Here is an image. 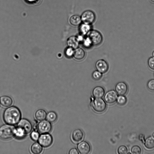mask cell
I'll use <instances>...</instances> for the list:
<instances>
[{
    "label": "cell",
    "instance_id": "obj_26",
    "mask_svg": "<svg viewBox=\"0 0 154 154\" xmlns=\"http://www.w3.org/2000/svg\"><path fill=\"white\" fill-rule=\"evenodd\" d=\"M92 76L94 79L97 80L101 78L102 76V73L96 70L93 72Z\"/></svg>",
    "mask_w": 154,
    "mask_h": 154
},
{
    "label": "cell",
    "instance_id": "obj_1",
    "mask_svg": "<svg viewBox=\"0 0 154 154\" xmlns=\"http://www.w3.org/2000/svg\"><path fill=\"white\" fill-rule=\"evenodd\" d=\"M21 113L17 107L11 106L5 109L3 114L4 122L7 124L14 125L17 124L21 118Z\"/></svg>",
    "mask_w": 154,
    "mask_h": 154
},
{
    "label": "cell",
    "instance_id": "obj_34",
    "mask_svg": "<svg viewBox=\"0 0 154 154\" xmlns=\"http://www.w3.org/2000/svg\"><path fill=\"white\" fill-rule=\"evenodd\" d=\"M69 154H78L79 153L77 149L75 148L71 149L69 152Z\"/></svg>",
    "mask_w": 154,
    "mask_h": 154
},
{
    "label": "cell",
    "instance_id": "obj_22",
    "mask_svg": "<svg viewBox=\"0 0 154 154\" xmlns=\"http://www.w3.org/2000/svg\"><path fill=\"white\" fill-rule=\"evenodd\" d=\"M144 145L148 149L154 148V137H148L145 140Z\"/></svg>",
    "mask_w": 154,
    "mask_h": 154
},
{
    "label": "cell",
    "instance_id": "obj_12",
    "mask_svg": "<svg viewBox=\"0 0 154 154\" xmlns=\"http://www.w3.org/2000/svg\"><path fill=\"white\" fill-rule=\"evenodd\" d=\"M77 148L79 153L81 154H88L91 150L90 145L85 141L79 143L77 146Z\"/></svg>",
    "mask_w": 154,
    "mask_h": 154
},
{
    "label": "cell",
    "instance_id": "obj_20",
    "mask_svg": "<svg viewBox=\"0 0 154 154\" xmlns=\"http://www.w3.org/2000/svg\"><path fill=\"white\" fill-rule=\"evenodd\" d=\"M47 113L46 111L42 109L37 110L35 114V116L38 121H41L45 119L46 117Z\"/></svg>",
    "mask_w": 154,
    "mask_h": 154
},
{
    "label": "cell",
    "instance_id": "obj_4",
    "mask_svg": "<svg viewBox=\"0 0 154 154\" xmlns=\"http://www.w3.org/2000/svg\"><path fill=\"white\" fill-rule=\"evenodd\" d=\"M82 23L92 25L96 19L95 13L92 11L88 10L83 11L80 16Z\"/></svg>",
    "mask_w": 154,
    "mask_h": 154
},
{
    "label": "cell",
    "instance_id": "obj_38",
    "mask_svg": "<svg viewBox=\"0 0 154 154\" xmlns=\"http://www.w3.org/2000/svg\"><path fill=\"white\" fill-rule=\"evenodd\" d=\"M152 136L153 137H154V132H153V133H152Z\"/></svg>",
    "mask_w": 154,
    "mask_h": 154
},
{
    "label": "cell",
    "instance_id": "obj_27",
    "mask_svg": "<svg viewBox=\"0 0 154 154\" xmlns=\"http://www.w3.org/2000/svg\"><path fill=\"white\" fill-rule=\"evenodd\" d=\"M74 52V49L68 47L66 49L65 51V53L67 57L70 58L73 56Z\"/></svg>",
    "mask_w": 154,
    "mask_h": 154
},
{
    "label": "cell",
    "instance_id": "obj_31",
    "mask_svg": "<svg viewBox=\"0 0 154 154\" xmlns=\"http://www.w3.org/2000/svg\"><path fill=\"white\" fill-rule=\"evenodd\" d=\"M82 42L83 45L86 48H90L92 46L90 41L86 36V38L83 39Z\"/></svg>",
    "mask_w": 154,
    "mask_h": 154
},
{
    "label": "cell",
    "instance_id": "obj_5",
    "mask_svg": "<svg viewBox=\"0 0 154 154\" xmlns=\"http://www.w3.org/2000/svg\"><path fill=\"white\" fill-rule=\"evenodd\" d=\"M91 105L93 109L97 113L103 112L106 108V104L105 101L103 99L100 98L94 100Z\"/></svg>",
    "mask_w": 154,
    "mask_h": 154
},
{
    "label": "cell",
    "instance_id": "obj_23",
    "mask_svg": "<svg viewBox=\"0 0 154 154\" xmlns=\"http://www.w3.org/2000/svg\"><path fill=\"white\" fill-rule=\"evenodd\" d=\"M26 134L23 130L21 128L17 127L15 128L14 136L18 139H21L24 138Z\"/></svg>",
    "mask_w": 154,
    "mask_h": 154
},
{
    "label": "cell",
    "instance_id": "obj_15",
    "mask_svg": "<svg viewBox=\"0 0 154 154\" xmlns=\"http://www.w3.org/2000/svg\"><path fill=\"white\" fill-rule=\"evenodd\" d=\"M105 90L102 87L97 86L95 87L92 91L94 97L96 98L102 97L105 94Z\"/></svg>",
    "mask_w": 154,
    "mask_h": 154
},
{
    "label": "cell",
    "instance_id": "obj_36",
    "mask_svg": "<svg viewBox=\"0 0 154 154\" xmlns=\"http://www.w3.org/2000/svg\"><path fill=\"white\" fill-rule=\"evenodd\" d=\"M152 55L153 57H154V51L152 52Z\"/></svg>",
    "mask_w": 154,
    "mask_h": 154
},
{
    "label": "cell",
    "instance_id": "obj_14",
    "mask_svg": "<svg viewBox=\"0 0 154 154\" xmlns=\"http://www.w3.org/2000/svg\"><path fill=\"white\" fill-rule=\"evenodd\" d=\"M84 136L83 131L80 129H77L73 131L71 136L72 139L74 142L78 143L83 139Z\"/></svg>",
    "mask_w": 154,
    "mask_h": 154
},
{
    "label": "cell",
    "instance_id": "obj_33",
    "mask_svg": "<svg viewBox=\"0 0 154 154\" xmlns=\"http://www.w3.org/2000/svg\"><path fill=\"white\" fill-rule=\"evenodd\" d=\"M148 64L149 68L152 70H154V57H151L148 61Z\"/></svg>",
    "mask_w": 154,
    "mask_h": 154
},
{
    "label": "cell",
    "instance_id": "obj_13",
    "mask_svg": "<svg viewBox=\"0 0 154 154\" xmlns=\"http://www.w3.org/2000/svg\"><path fill=\"white\" fill-rule=\"evenodd\" d=\"M79 41L77 36H72L67 39L66 44L68 47L72 48L74 50L79 47Z\"/></svg>",
    "mask_w": 154,
    "mask_h": 154
},
{
    "label": "cell",
    "instance_id": "obj_30",
    "mask_svg": "<svg viewBox=\"0 0 154 154\" xmlns=\"http://www.w3.org/2000/svg\"><path fill=\"white\" fill-rule=\"evenodd\" d=\"M128 149L124 145L120 146L118 148V152L119 154H126L127 153Z\"/></svg>",
    "mask_w": 154,
    "mask_h": 154
},
{
    "label": "cell",
    "instance_id": "obj_8",
    "mask_svg": "<svg viewBox=\"0 0 154 154\" xmlns=\"http://www.w3.org/2000/svg\"><path fill=\"white\" fill-rule=\"evenodd\" d=\"M17 127L22 128L26 134L30 133L32 128V126L31 122L25 119H20L18 123Z\"/></svg>",
    "mask_w": 154,
    "mask_h": 154
},
{
    "label": "cell",
    "instance_id": "obj_11",
    "mask_svg": "<svg viewBox=\"0 0 154 154\" xmlns=\"http://www.w3.org/2000/svg\"><path fill=\"white\" fill-rule=\"evenodd\" d=\"M116 92L119 95H124L127 92L128 86L124 82H119L116 85L115 88Z\"/></svg>",
    "mask_w": 154,
    "mask_h": 154
},
{
    "label": "cell",
    "instance_id": "obj_35",
    "mask_svg": "<svg viewBox=\"0 0 154 154\" xmlns=\"http://www.w3.org/2000/svg\"><path fill=\"white\" fill-rule=\"evenodd\" d=\"M27 1L29 2H33L36 1V0H26Z\"/></svg>",
    "mask_w": 154,
    "mask_h": 154
},
{
    "label": "cell",
    "instance_id": "obj_25",
    "mask_svg": "<svg viewBox=\"0 0 154 154\" xmlns=\"http://www.w3.org/2000/svg\"><path fill=\"white\" fill-rule=\"evenodd\" d=\"M118 103L121 106L124 105L127 102L126 97L123 95H120L117 99Z\"/></svg>",
    "mask_w": 154,
    "mask_h": 154
},
{
    "label": "cell",
    "instance_id": "obj_39",
    "mask_svg": "<svg viewBox=\"0 0 154 154\" xmlns=\"http://www.w3.org/2000/svg\"><path fill=\"white\" fill-rule=\"evenodd\" d=\"M128 154H131V153H130L129 152V153H128Z\"/></svg>",
    "mask_w": 154,
    "mask_h": 154
},
{
    "label": "cell",
    "instance_id": "obj_16",
    "mask_svg": "<svg viewBox=\"0 0 154 154\" xmlns=\"http://www.w3.org/2000/svg\"><path fill=\"white\" fill-rule=\"evenodd\" d=\"M79 26V30L82 35H86L91 29L92 26L91 24L82 22Z\"/></svg>",
    "mask_w": 154,
    "mask_h": 154
},
{
    "label": "cell",
    "instance_id": "obj_7",
    "mask_svg": "<svg viewBox=\"0 0 154 154\" xmlns=\"http://www.w3.org/2000/svg\"><path fill=\"white\" fill-rule=\"evenodd\" d=\"M37 129L41 134L48 133L52 129L51 123L48 120H43L40 122L37 126Z\"/></svg>",
    "mask_w": 154,
    "mask_h": 154
},
{
    "label": "cell",
    "instance_id": "obj_19",
    "mask_svg": "<svg viewBox=\"0 0 154 154\" xmlns=\"http://www.w3.org/2000/svg\"><path fill=\"white\" fill-rule=\"evenodd\" d=\"M0 103L5 107H8L11 106L13 103L11 98L7 96H3L0 98Z\"/></svg>",
    "mask_w": 154,
    "mask_h": 154
},
{
    "label": "cell",
    "instance_id": "obj_37",
    "mask_svg": "<svg viewBox=\"0 0 154 154\" xmlns=\"http://www.w3.org/2000/svg\"><path fill=\"white\" fill-rule=\"evenodd\" d=\"M152 2L154 3V0H150Z\"/></svg>",
    "mask_w": 154,
    "mask_h": 154
},
{
    "label": "cell",
    "instance_id": "obj_24",
    "mask_svg": "<svg viewBox=\"0 0 154 154\" xmlns=\"http://www.w3.org/2000/svg\"><path fill=\"white\" fill-rule=\"evenodd\" d=\"M46 117L47 120L52 123L56 121L57 119V115L55 112L50 111L48 113Z\"/></svg>",
    "mask_w": 154,
    "mask_h": 154
},
{
    "label": "cell",
    "instance_id": "obj_3",
    "mask_svg": "<svg viewBox=\"0 0 154 154\" xmlns=\"http://www.w3.org/2000/svg\"><path fill=\"white\" fill-rule=\"evenodd\" d=\"M88 38L92 46H97L102 42L103 38L101 33L98 31L91 29L86 35Z\"/></svg>",
    "mask_w": 154,
    "mask_h": 154
},
{
    "label": "cell",
    "instance_id": "obj_21",
    "mask_svg": "<svg viewBox=\"0 0 154 154\" xmlns=\"http://www.w3.org/2000/svg\"><path fill=\"white\" fill-rule=\"evenodd\" d=\"M31 150L33 153L38 154L42 152V147L39 143L36 142L34 143L32 145L31 147Z\"/></svg>",
    "mask_w": 154,
    "mask_h": 154
},
{
    "label": "cell",
    "instance_id": "obj_9",
    "mask_svg": "<svg viewBox=\"0 0 154 154\" xmlns=\"http://www.w3.org/2000/svg\"><path fill=\"white\" fill-rule=\"evenodd\" d=\"M117 98L118 95L116 92L114 90H111L106 93L104 99L107 103L112 104L116 102Z\"/></svg>",
    "mask_w": 154,
    "mask_h": 154
},
{
    "label": "cell",
    "instance_id": "obj_32",
    "mask_svg": "<svg viewBox=\"0 0 154 154\" xmlns=\"http://www.w3.org/2000/svg\"><path fill=\"white\" fill-rule=\"evenodd\" d=\"M147 87L150 91H154V79H152L149 80L147 84Z\"/></svg>",
    "mask_w": 154,
    "mask_h": 154
},
{
    "label": "cell",
    "instance_id": "obj_6",
    "mask_svg": "<svg viewBox=\"0 0 154 154\" xmlns=\"http://www.w3.org/2000/svg\"><path fill=\"white\" fill-rule=\"evenodd\" d=\"M39 143L45 147L50 146L53 142L52 136L48 133L43 134L39 136L38 140Z\"/></svg>",
    "mask_w": 154,
    "mask_h": 154
},
{
    "label": "cell",
    "instance_id": "obj_18",
    "mask_svg": "<svg viewBox=\"0 0 154 154\" xmlns=\"http://www.w3.org/2000/svg\"><path fill=\"white\" fill-rule=\"evenodd\" d=\"M85 55L84 50L79 48L74 49L73 57L74 58L77 60H81L83 59Z\"/></svg>",
    "mask_w": 154,
    "mask_h": 154
},
{
    "label": "cell",
    "instance_id": "obj_10",
    "mask_svg": "<svg viewBox=\"0 0 154 154\" xmlns=\"http://www.w3.org/2000/svg\"><path fill=\"white\" fill-rule=\"evenodd\" d=\"M95 67L97 70L102 74L106 72L109 69L108 63L103 59L97 60L95 63Z\"/></svg>",
    "mask_w": 154,
    "mask_h": 154
},
{
    "label": "cell",
    "instance_id": "obj_2",
    "mask_svg": "<svg viewBox=\"0 0 154 154\" xmlns=\"http://www.w3.org/2000/svg\"><path fill=\"white\" fill-rule=\"evenodd\" d=\"M15 127L13 125L7 124L0 127V138L7 140L14 136Z\"/></svg>",
    "mask_w": 154,
    "mask_h": 154
},
{
    "label": "cell",
    "instance_id": "obj_29",
    "mask_svg": "<svg viewBox=\"0 0 154 154\" xmlns=\"http://www.w3.org/2000/svg\"><path fill=\"white\" fill-rule=\"evenodd\" d=\"M39 136L40 135L39 133L35 131H32L30 134L31 138L32 140L35 141L38 140Z\"/></svg>",
    "mask_w": 154,
    "mask_h": 154
},
{
    "label": "cell",
    "instance_id": "obj_28",
    "mask_svg": "<svg viewBox=\"0 0 154 154\" xmlns=\"http://www.w3.org/2000/svg\"><path fill=\"white\" fill-rule=\"evenodd\" d=\"M131 151L133 154H140L141 153V149L139 146L135 145L132 147Z\"/></svg>",
    "mask_w": 154,
    "mask_h": 154
},
{
    "label": "cell",
    "instance_id": "obj_17",
    "mask_svg": "<svg viewBox=\"0 0 154 154\" xmlns=\"http://www.w3.org/2000/svg\"><path fill=\"white\" fill-rule=\"evenodd\" d=\"M69 22L70 24L73 26H79L82 23L80 16L78 14H74L70 16Z\"/></svg>",
    "mask_w": 154,
    "mask_h": 154
}]
</instances>
